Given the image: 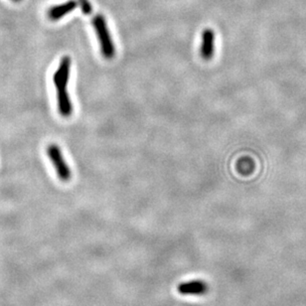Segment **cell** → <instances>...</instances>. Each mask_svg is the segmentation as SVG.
<instances>
[{"mask_svg":"<svg viewBox=\"0 0 306 306\" xmlns=\"http://www.w3.org/2000/svg\"><path fill=\"white\" fill-rule=\"evenodd\" d=\"M71 64L72 62L69 56L63 57L53 76V82L57 91L58 109L60 114L64 117H68L73 113L72 102L68 92Z\"/></svg>","mask_w":306,"mask_h":306,"instance_id":"1","label":"cell"},{"mask_svg":"<svg viewBox=\"0 0 306 306\" xmlns=\"http://www.w3.org/2000/svg\"><path fill=\"white\" fill-rule=\"evenodd\" d=\"M92 26L99 39L102 54L108 60L112 59L115 55V46L108 30L107 20L102 14H98L92 18Z\"/></svg>","mask_w":306,"mask_h":306,"instance_id":"2","label":"cell"},{"mask_svg":"<svg viewBox=\"0 0 306 306\" xmlns=\"http://www.w3.org/2000/svg\"><path fill=\"white\" fill-rule=\"evenodd\" d=\"M77 6H78V1H76V0H69L65 3L55 5L48 10V12H47L48 18L52 21L60 20V19L63 18L65 15L74 11L77 8Z\"/></svg>","mask_w":306,"mask_h":306,"instance_id":"6","label":"cell"},{"mask_svg":"<svg viewBox=\"0 0 306 306\" xmlns=\"http://www.w3.org/2000/svg\"><path fill=\"white\" fill-rule=\"evenodd\" d=\"M209 290L208 285L203 280H190L178 286V292L183 295H203Z\"/></svg>","mask_w":306,"mask_h":306,"instance_id":"5","label":"cell"},{"mask_svg":"<svg viewBox=\"0 0 306 306\" xmlns=\"http://www.w3.org/2000/svg\"><path fill=\"white\" fill-rule=\"evenodd\" d=\"M12 1H14V2H20L21 0H12Z\"/></svg>","mask_w":306,"mask_h":306,"instance_id":"8","label":"cell"},{"mask_svg":"<svg viewBox=\"0 0 306 306\" xmlns=\"http://www.w3.org/2000/svg\"><path fill=\"white\" fill-rule=\"evenodd\" d=\"M47 155L54 166L59 179L65 182L70 180L72 177V172L62 154L61 148L57 144H50L47 147Z\"/></svg>","mask_w":306,"mask_h":306,"instance_id":"3","label":"cell"},{"mask_svg":"<svg viewBox=\"0 0 306 306\" xmlns=\"http://www.w3.org/2000/svg\"><path fill=\"white\" fill-rule=\"evenodd\" d=\"M215 52V33L212 29H205L202 33L200 55L204 60H211Z\"/></svg>","mask_w":306,"mask_h":306,"instance_id":"4","label":"cell"},{"mask_svg":"<svg viewBox=\"0 0 306 306\" xmlns=\"http://www.w3.org/2000/svg\"><path fill=\"white\" fill-rule=\"evenodd\" d=\"M78 5H80L84 14L89 15L91 13V4L89 0H78Z\"/></svg>","mask_w":306,"mask_h":306,"instance_id":"7","label":"cell"}]
</instances>
